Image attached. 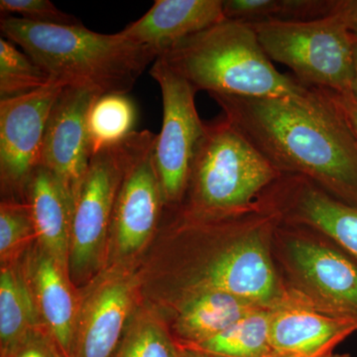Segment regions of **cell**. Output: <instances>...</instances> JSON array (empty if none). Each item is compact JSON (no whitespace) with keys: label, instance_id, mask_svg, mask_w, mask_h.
<instances>
[{"label":"cell","instance_id":"obj_1","mask_svg":"<svg viewBox=\"0 0 357 357\" xmlns=\"http://www.w3.org/2000/svg\"><path fill=\"white\" fill-rule=\"evenodd\" d=\"M278 215L259 208L236 217L213 218L175 211L140 260L142 300L164 312L204 292H227L272 307L285 296L274 261Z\"/></svg>","mask_w":357,"mask_h":357},{"label":"cell","instance_id":"obj_2","mask_svg":"<svg viewBox=\"0 0 357 357\" xmlns=\"http://www.w3.org/2000/svg\"><path fill=\"white\" fill-rule=\"evenodd\" d=\"M211 96L282 174L302 176L357 206V140L323 89L301 96Z\"/></svg>","mask_w":357,"mask_h":357},{"label":"cell","instance_id":"obj_3","mask_svg":"<svg viewBox=\"0 0 357 357\" xmlns=\"http://www.w3.org/2000/svg\"><path fill=\"white\" fill-rule=\"evenodd\" d=\"M4 38L20 46L52 81L98 96L128 95L158 52L116 34L82 25H47L7 16Z\"/></svg>","mask_w":357,"mask_h":357},{"label":"cell","instance_id":"obj_4","mask_svg":"<svg viewBox=\"0 0 357 357\" xmlns=\"http://www.w3.org/2000/svg\"><path fill=\"white\" fill-rule=\"evenodd\" d=\"M159 57L197 91L210 96H301L311 89L277 70L252 26L241 21L223 20Z\"/></svg>","mask_w":357,"mask_h":357},{"label":"cell","instance_id":"obj_5","mask_svg":"<svg viewBox=\"0 0 357 357\" xmlns=\"http://www.w3.org/2000/svg\"><path fill=\"white\" fill-rule=\"evenodd\" d=\"M282 173L225 116L206 123L177 210L201 217L245 215ZM176 210V211H177Z\"/></svg>","mask_w":357,"mask_h":357},{"label":"cell","instance_id":"obj_6","mask_svg":"<svg viewBox=\"0 0 357 357\" xmlns=\"http://www.w3.org/2000/svg\"><path fill=\"white\" fill-rule=\"evenodd\" d=\"M275 264L286 287L317 311L357 326V265L318 232L282 222Z\"/></svg>","mask_w":357,"mask_h":357},{"label":"cell","instance_id":"obj_7","mask_svg":"<svg viewBox=\"0 0 357 357\" xmlns=\"http://www.w3.org/2000/svg\"><path fill=\"white\" fill-rule=\"evenodd\" d=\"M250 25L270 60L292 70L303 86L351 93L357 41L337 13Z\"/></svg>","mask_w":357,"mask_h":357},{"label":"cell","instance_id":"obj_8","mask_svg":"<svg viewBox=\"0 0 357 357\" xmlns=\"http://www.w3.org/2000/svg\"><path fill=\"white\" fill-rule=\"evenodd\" d=\"M150 130L134 131L126 139L93 154L75 204L70 231L69 273L79 290L107 265L110 225L117 195L134 157Z\"/></svg>","mask_w":357,"mask_h":357},{"label":"cell","instance_id":"obj_9","mask_svg":"<svg viewBox=\"0 0 357 357\" xmlns=\"http://www.w3.org/2000/svg\"><path fill=\"white\" fill-rule=\"evenodd\" d=\"M150 75L159 84L163 103V122L154 144V165L165 206L176 211L184 201L192 160L206 123L195 102L198 91L185 77L160 57Z\"/></svg>","mask_w":357,"mask_h":357},{"label":"cell","instance_id":"obj_10","mask_svg":"<svg viewBox=\"0 0 357 357\" xmlns=\"http://www.w3.org/2000/svg\"><path fill=\"white\" fill-rule=\"evenodd\" d=\"M156 137L150 131L122 181L112 213L105 267L137 268L158 234L165 203L154 165Z\"/></svg>","mask_w":357,"mask_h":357},{"label":"cell","instance_id":"obj_11","mask_svg":"<svg viewBox=\"0 0 357 357\" xmlns=\"http://www.w3.org/2000/svg\"><path fill=\"white\" fill-rule=\"evenodd\" d=\"M137 268L109 266L81 289L70 357H112L142 301Z\"/></svg>","mask_w":357,"mask_h":357},{"label":"cell","instance_id":"obj_12","mask_svg":"<svg viewBox=\"0 0 357 357\" xmlns=\"http://www.w3.org/2000/svg\"><path fill=\"white\" fill-rule=\"evenodd\" d=\"M65 86L51 83L27 95L0 100V177L13 201H25L26 188L40 166L45 129Z\"/></svg>","mask_w":357,"mask_h":357},{"label":"cell","instance_id":"obj_13","mask_svg":"<svg viewBox=\"0 0 357 357\" xmlns=\"http://www.w3.org/2000/svg\"><path fill=\"white\" fill-rule=\"evenodd\" d=\"M281 222L326 237L357 265V206L335 199L307 178L282 174L260 198Z\"/></svg>","mask_w":357,"mask_h":357},{"label":"cell","instance_id":"obj_14","mask_svg":"<svg viewBox=\"0 0 357 357\" xmlns=\"http://www.w3.org/2000/svg\"><path fill=\"white\" fill-rule=\"evenodd\" d=\"M98 96L89 89L65 86L45 129L40 166L57 178L74 206L93 156L88 116Z\"/></svg>","mask_w":357,"mask_h":357},{"label":"cell","instance_id":"obj_15","mask_svg":"<svg viewBox=\"0 0 357 357\" xmlns=\"http://www.w3.org/2000/svg\"><path fill=\"white\" fill-rule=\"evenodd\" d=\"M20 263L43 328L63 356L70 357L81 293L73 283L69 270L36 241Z\"/></svg>","mask_w":357,"mask_h":357},{"label":"cell","instance_id":"obj_16","mask_svg":"<svg viewBox=\"0 0 357 357\" xmlns=\"http://www.w3.org/2000/svg\"><path fill=\"white\" fill-rule=\"evenodd\" d=\"M356 332L354 324L317 311L289 288L271 309L270 344L275 357H326Z\"/></svg>","mask_w":357,"mask_h":357},{"label":"cell","instance_id":"obj_17","mask_svg":"<svg viewBox=\"0 0 357 357\" xmlns=\"http://www.w3.org/2000/svg\"><path fill=\"white\" fill-rule=\"evenodd\" d=\"M225 20L222 0H156L140 20L119 32L159 56L183 40Z\"/></svg>","mask_w":357,"mask_h":357},{"label":"cell","instance_id":"obj_18","mask_svg":"<svg viewBox=\"0 0 357 357\" xmlns=\"http://www.w3.org/2000/svg\"><path fill=\"white\" fill-rule=\"evenodd\" d=\"M259 307L252 302L227 292H204L180 301L164 312L174 340L178 344L204 342L222 333Z\"/></svg>","mask_w":357,"mask_h":357},{"label":"cell","instance_id":"obj_19","mask_svg":"<svg viewBox=\"0 0 357 357\" xmlns=\"http://www.w3.org/2000/svg\"><path fill=\"white\" fill-rule=\"evenodd\" d=\"M36 243L69 270L70 231L74 206L62 185L43 166L37 167L26 188Z\"/></svg>","mask_w":357,"mask_h":357},{"label":"cell","instance_id":"obj_20","mask_svg":"<svg viewBox=\"0 0 357 357\" xmlns=\"http://www.w3.org/2000/svg\"><path fill=\"white\" fill-rule=\"evenodd\" d=\"M43 328L21 263L0 271V357H6Z\"/></svg>","mask_w":357,"mask_h":357},{"label":"cell","instance_id":"obj_21","mask_svg":"<svg viewBox=\"0 0 357 357\" xmlns=\"http://www.w3.org/2000/svg\"><path fill=\"white\" fill-rule=\"evenodd\" d=\"M271 309H256L222 333L199 344H176L213 357H275L270 344Z\"/></svg>","mask_w":357,"mask_h":357},{"label":"cell","instance_id":"obj_22","mask_svg":"<svg viewBox=\"0 0 357 357\" xmlns=\"http://www.w3.org/2000/svg\"><path fill=\"white\" fill-rule=\"evenodd\" d=\"M112 357H180L165 318L144 301L129 319Z\"/></svg>","mask_w":357,"mask_h":357},{"label":"cell","instance_id":"obj_23","mask_svg":"<svg viewBox=\"0 0 357 357\" xmlns=\"http://www.w3.org/2000/svg\"><path fill=\"white\" fill-rule=\"evenodd\" d=\"M137 112L126 95H103L96 98L88 116V129L93 154L112 146L134 132Z\"/></svg>","mask_w":357,"mask_h":357},{"label":"cell","instance_id":"obj_24","mask_svg":"<svg viewBox=\"0 0 357 357\" xmlns=\"http://www.w3.org/2000/svg\"><path fill=\"white\" fill-rule=\"evenodd\" d=\"M51 83V77L25 52L0 38V100L27 95Z\"/></svg>","mask_w":357,"mask_h":357},{"label":"cell","instance_id":"obj_25","mask_svg":"<svg viewBox=\"0 0 357 357\" xmlns=\"http://www.w3.org/2000/svg\"><path fill=\"white\" fill-rule=\"evenodd\" d=\"M36 241L34 222L26 202L4 199L0 204V262L1 266L20 262Z\"/></svg>","mask_w":357,"mask_h":357},{"label":"cell","instance_id":"obj_26","mask_svg":"<svg viewBox=\"0 0 357 357\" xmlns=\"http://www.w3.org/2000/svg\"><path fill=\"white\" fill-rule=\"evenodd\" d=\"M0 10L6 14H18L20 18L47 25H82L75 16L65 13L48 0H1Z\"/></svg>","mask_w":357,"mask_h":357},{"label":"cell","instance_id":"obj_27","mask_svg":"<svg viewBox=\"0 0 357 357\" xmlns=\"http://www.w3.org/2000/svg\"><path fill=\"white\" fill-rule=\"evenodd\" d=\"M281 0H223L225 20L244 23L278 20Z\"/></svg>","mask_w":357,"mask_h":357},{"label":"cell","instance_id":"obj_28","mask_svg":"<svg viewBox=\"0 0 357 357\" xmlns=\"http://www.w3.org/2000/svg\"><path fill=\"white\" fill-rule=\"evenodd\" d=\"M6 357H65L44 328L32 333Z\"/></svg>","mask_w":357,"mask_h":357},{"label":"cell","instance_id":"obj_29","mask_svg":"<svg viewBox=\"0 0 357 357\" xmlns=\"http://www.w3.org/2000/svg\"><path fill=\"white\" fill-rule=\"evenodd\" d=\"M338 114L342 117L357 140V100L351 93H337L323 89Z\"/></svg>","mask_w":357,"mask_h":357},{"label":"cell","instance_id":"obj_30","mask_svg":"<svg viewBox=\"0 0 357 357\" xmlns=\"http://www.w3.org/2000/svg\"><path fill=\"white\" fill-rule=\"evenodd\" d=\"M333 11L342 18L357 41V0H335Z\"/></svg>","mask_w":357,"mask_h":357},{"label":"cell","instance_id":"obj_31","mask_svg":"<svg viewBox=\"0 0 357 357\" xmlns=\"http://www.w3.org/2000/svg\"><path fill=\"white\" fill-rule=\"evenodd\" d=\"M178 356L180 357H213L206 356V354H202V352L192 351V349H185V347H180L178 345Z\"/></svg>","mask_w":357,"mask_h":357},{"label":"cell","instance_id":"obj_32","mask_svg":"<svg viewBox=\"0 0 357 357\" xmlns=\"http://www.w3.org/2000/svg\"><path fill=\"white\" fill-rule=\"evenodd\" d=\"M351 93L357 100V42L356 44V53H354V77Z\"/></svg>","mask_w":357,"mask_h":357},{"label":"cell","instance_id":"obj_33","mask_svg":"<svg viewBox=\"0 0 357 357\" xmlns=\"http://www.w3.org/2000/svg\"><path fill=\"white\" fill-rule=\"evenodd\" d=\"M326 357H351L349 354H333L331 356Z\"/></svg>","mask_w":357,"mask_h":357}]
</instances>
